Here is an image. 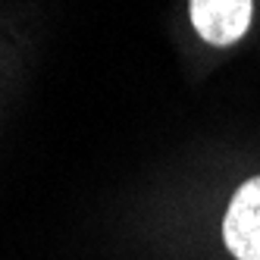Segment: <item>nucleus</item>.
<instances>
[{
    "label": "nucleus",
    "mask_w": 260,
    "mask_h": 260,
    "mask_svg": "<svg viewBox=\"0 0 260 260\" xmlns=\"http://www.w3.org/2000/svg\"><path fill=\"white\" fill-rule=\"evenodd\" d=\"M222 235L238 260H260V176L235 191Z\"/></svg>",
    "instance_id": "f257e3e1"
},
{
    "label": "nucleus",
    "mask_w": 260,
    "mask_h": 260,
    "mask_svg": "<svg viewBox=\"0 0 260 260\" xmlns=\"http://www.w3.org/2000/svg\"><path fill=\"white\" fill-rule=\"evenodd\" d=\"M251 0H191V22L204 41L226 47L251 25Z\"/></svg>",
    "instance_id": "f03ea898"
}]
</instances>
